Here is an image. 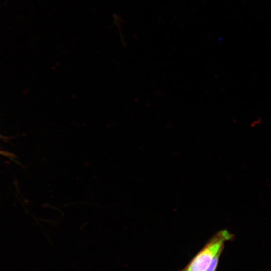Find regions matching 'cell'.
I'll list each match as a JSON object with an SVG mask.
<instances>
[{"label": "cell", "instance_id": "obj_1", "mask_svg": "<svg viewBox=\"0 0 271 271\" xmlns=\"http://www.w3.org/2000/svg\"><path fill=\"white\" fill-rule=\"evenodd\" d=\"M233 235L227 230H221L215 234L183 269L178 271H206L213 259L221 254L225 242Z\"/></svg>", "mask_w": 271, "mask_h": 271}, {"label": "cell", "instance_id": "obj_2", "mask_svg": "<svg viewBox=\"0 0 271 271\" xmlns=\"http://www.w3.org/2000/svg\"><path fill=\"white\" fill-rule=\"evenodd\" d=\"M220 255H221V254H219L216 255L214 257L211 264L210 265V266L208 267V268L207 269L206 271H216L217 266H218L219 259Z\"/></svg>", "mask_w": 271, "mask_h": 271}]
</instances>
